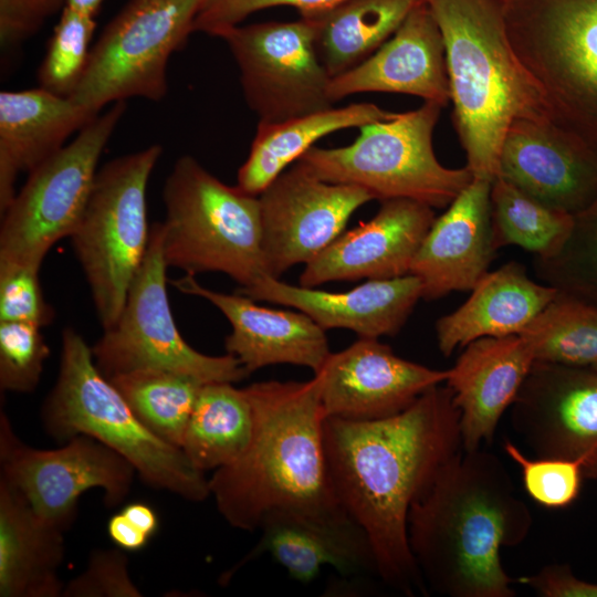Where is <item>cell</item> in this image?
Returning <instances> with one entry per match:
<instances>
[{
	"mask_svg": "<svg viewBox=\"0 0 597 597\" xmlns=\"http://www.w3.org/2000/svg\"><path fill=\"white\" fill-rule=\"evenodd\" d=\"M323 438L333 491L368 536L377 576L405 595L427 593L409 546L408 514L440 469L463 450L451 389L437 385L381 419L326 417Z\"/></svg>",
	"mask_w": 597,
	"mask_h": 597,
	"instance_id": "1",
	"label": "cell"
},
{
	"mask_svg": "<svg viewBox=\"0 0 597 597\" xmlns=\"http://www.w3.org/2000/svg\"><path fill=\"white\" fill-rule=\"evenodd\" d=\"M531 511L498 455L461 450L412 503L408 541L427 589L450 597H513L500 551L528 535Z\"/></svg>",
	"mask_w": 597,
	"mask_h": 597,
	"instance_id": "2",
	"label": "cell"
},
{
	"mask_svg": "<svg viewBox=\"0 0 597 597\" xmlns=\"http://www.w3.org/2000/svg\"><path fill=\"white\" fill-rule=\"evenodd\" d=\"M254 431L244 453L213 471L210 496L233 527L260 530L272 513H346L333 491L324 449L320 380H268L244 388Z\"/></svg>",
	"mask_w": 597,
	"mask_h": 597,
	"instance_id": "3",
	"label": "cell"
},
{
	"mask_svg": "<svg viewBox=\"0 0 597 597\" xmlns=\"http://www.w3.org/2000/svg\"><path fill=\"white\" fill-rule=\"evenodd\" d=\"M442 34L453 125L476 179L499 175L502 143L519 118H549L517 59L502 0H426Z\"/></svg>",
	"mask_w": 597,
	"mask_h": 597,
	"instance_id": "4",
	"label": "cell"
},
{
	"mask_svg": "<svg viewBox=\"0 0 597 597\" xmlns=\"http://www.w3.org/2000/svg\"><path fill=\"white\" fill-rule=\"evenodd\" d=\"M48 434L69 440L90 436L135 468L148 485L200 502L210 496L209 479L181 448L149 430L123 395L97 368L92 348L81 334L65 328L56 383L41 411Z\"/></svg>",
	"mask_w": 597,
	"mask_h": 597,
	"instance_id": "5",
	"label": "cell"
},
{
	"mask_svg": "<svg viewBox=\"0 0 597 597\" xmlns=\"http://www.w3.org/2000/svg\"><path fill=\"white\" fill-rule=\"evenodd\" d=\"M163 201L166 219L160 233L168 268L191 275L224 273L240 289L268 275L258 196L226 185L186 155L168 175Z\"/></svg>",
	"mask_w": 597,
	"mask_h": 597,
	"instance_id": "6",
	"label": "cell"
},
{
	"mask_svg": "<svg viewBox=\"0 0 597 597\" xmlns=\"http://www.w3.org/2000/svg\"><path fill=\"white\" fill-rule=\"evenodd\" d=\"M511 45L549 119L597 151V0H502Z\"/></svg>",
	"mask_w": 597,
	"mask_h": 597,
	"instance_id": "7",
	"label": "cell"
},
{
	"mask_svg": "<svg viewBox=\"0 0 597 597\" xmlns=\"http://www.w3.org/2000/svg\"><path fill=\"white\" fill-rule=\"evenodd\" d=\"M442 106H421L359 127L349 145L312 147L297 161L324 181L363 188L377 200L405 198L447 208L474 179L470 169L448 168L433 150Z\"/></svg>",
	"mask_w": 597,
	"mask_h": 597,
	"instance_id": "8",
	"label": "cell"
},
{
	"mask_svg": "<svg viewBox=\"0 0 597 597\" xmlns=\"http://www.w3.org/2000/svg\"><path fill=\"white\" fill-rule=\"evenodd\" d=\"M161 153L151 145L98 169L70 237L103 329L117 321L148 248L147 185Z\"/></svg>",
	"mask_w": 597,
	"mask_h": 597,
	"instance_id": "9",
	"label": "cell"
},
{
	"mask_svg": "<svg viewBox=\"0 0 597 597\" xmlns=\"http://www.w3.org/2000/svg\"><path fill=\"white\" fill-rule=\"evenodd\" d=\"M126 107V102L112 104L28 172L25 184L1 212L0 269H41L50 249L71 237L88 201L101 155Z\"/></svg>",
	"mask_w": 597,
	"mask_h": 597,
	"instance_id": "10",
	"label": "cell"
},
{
	"mask_svg": "<svg viewBox=\"0 0 597 597\" xmlns=\"http://www.w3.org/2000/svg\"><path fill=\"white\" fill-rule=\"evenodd\" d=\"M201 2L128 0L92 46L70 98L95 115L132 97L161 101L168 90V61L193 33Z\"/></svg>",
	"mask_w": 597,
	"mask_h": 597,
	"instance_id": "11",
	"label": "cell"
},
{
	"mask_svg": "<svg viewBox=\"0 0 597 597\" xmlns=\"http://www.w3.org/2000/svg\"><path fill=\"white\" fill-rule=\"evenodd\" d=\"M167 268L157 222L117 321L91 347L97 368L107 378L142 369L174 371L203 384L248 377L234 356L202 354L182 338L168 302Z\"/></svg>",
	"mask_w": 597,
	"mask_h": 597,
	"instance_id": "12",
	"label": "cell"
},
{
	"mask_svg": "<svg viewBox=\"0 0 597 597\" xmlns=\"http://www.w3.org/2000/svg\"><path fill=\"white\" fill-rule=\"evenodd\" d=\"M240 71L245 103L261 124H273L334 106L331 76L314 44L307 18L239 24L220 35Z\"/></svg>",
	"mask_w": 597,
	"mask_h": 597,
	"instance_id": "13",
	"label": "cell"
},
{
	"mask_svg": "<svg viewBox=\"0 0 597 597\" xmlns=\"http://www.w3.org/2000/svg\"><path fill=\"white\" fill-rule=\"evenodd\" d=\"M1 481L14 489L44 522L65 532L75 520L80 496L102 489L113 507L128 495L135 468L119 453L77 434L54 450L34 449L14 433L7 415L0 421Z\"/></svg>",
	"mask_w": 597,
	"mask_h": 597,
	"instance_id": "14",
	"label": "cell"
},
{
	"mask_svg": "<svg viewBox=\"0 0 597 597\" xmlns=\"http://www.w3.org/2000/svg\"><path fill=\"white\" fill-rule=\"evenodd\" d=\"M258 197L265 271L276 279L313 260L344 232L358 208L374 200L363 188L322 180L300 161Z\"/></svg>",
	"mask_w": 597,
	"mask_h": 597,
	"instance_id": "15",
	"label": "cell"
},
{
	"mask_svg": "<svg viewBox=\"0 0 597 597\" xmlns=\"http://www.w3.org/2000/svg\"><path fill=\"white\" fill-rule=\"evenodd\" d=\"M511 423L536 458L577 462L597 479V371L534 362L511 405Z\"/></svg>",
	"mask_w": 597,
	"mask_h": 597,
	"instance_id": "16",
	"label": "cell"
},
{
	"mask_svg": "<svg viewBox=\"0 0 597 597\" xmlns=\"http://www.w3.org/2000/svg\"><path fill=\"white\" fill-rule=\"evenodd\" d=\"M314 375L326 417L375 420L404 411L428 389L446 383L449 369L409 362L377 338L360 337L331 353Z\"/></svg>",
	"mask_w": 597,
	"mask_h": 597,
	"instance_id": "17",
	"label": "cell"
},
{
	"mask_svg": "<svg viewBox=\"0 0 597 597\" xmlns=\"http://www.w3.org/2000/svg\"><path fill=\"white\" fill-rule=\"evenodd\" d=\"M498 176L537 201L576 216L597 197V151L549 118H519L502 143Z\"/></svg>",
	"mask_w": 597,
	"mask_h": 597,
	"instance_id": "18",
	"label": "cell"
},
{
	"mask_svg": "<svg viewBox=\"0 0 597 597\" xmlns=\"http://www.w3.org/2000/svg\"><path fill=\"white\" fill-rule=\"evenodd\" d=\"M434 220L433 208L419 201L383 200L370 220L343 232L305 264L300 284L315 287L336 281L410 274L413 258Z\"/></svg>",
	"mask_w": 597,
	"mask_h": 597,
	"instance_id": "19",
	"label": "cell"
},
{
	"mask_svg": "<svg viewBox=\"0 0 597 597\" xmlns=\"http://www.w3.org/2000/svg\"><path fill=\"white\" fill-rule=\"evenodd\" d=\"M171 283L221 311L232 328L224 341L227 354L234 356L249 374L275 364L304 366L316 374L331 355L326 331L301 311L266 308L242 294L216 292L191 274Z\"/></svg>",
	"mask_w": 597,
	"mask_h": 597,
	"instance_id": "20",
	"label": "cell"
},
{
	"mask_svg": "<svg viewBox=\"0 0 597 597\" xmlns=\"http://www.w3.org/2000/svg\"><path fill=\"white\" fill-rule=\"evenodd\" d=\"M366 92L413 95L442 107L450 102L444 43L426 0L375 53L328 85L334 103Z\"/></svg>",
	"mask_w": 597,
	"mask_h": 597,
	"instance_id": "21",
	"label": "cell"
},
{
	"mask_svg": "<svg viewBox=\"0 0 597 597\" xmlns=\"http://www.w3.org/2000/svg\"><path fill=\"white\" fill-rule=\"evenodd\" d=\"M491 181L474 178L436 218L410 268L422 298L471 291L495 255L491 226Z\"/></svg>",
	"mask_w": 597,
	"mask_h": 597,
	"instance_id": "22",
	"label": "cell"
},
{
	"mask_svg": "<svg viewBox=\"0 0 597 597\" xmlns=\"http://www.w3.org/2000/svg\"><path fill=\"white\" fill-rule=\"evenodd\" d=\"M239 294L294 307L308 315L323 329L346 328L363 338L396 335L406 323L419 298L422 284L407 274L394 279L368 280L345 292H326L294 286L263 275Z\"/></svg>",
	"mask_w": 597,
	"mask_h": 597,
	"instance_id": "23",
	"label": "cell"
},
{
	"mask_svg": "<svg viewBox=\"0 0 597 597\" xmlns=\"http://www.w3.org/2000/svg\"><path fill=\"white\" fill-rule=\"evenodd\" d=\"M258 544L229 572L228 582L248 562L269 553L290 577L307 584L324 566L346 576L377 575L373 547L365 531L347 513L311 516L275 512L260 527Z\"/></svg>",
	"mask_w": 597,
	"mask_h": 597,
	"instance_id": "24",
	"label": "cell"
},
{
	"mask_svg": "<svg viewBox=\"0 0 597 597\" xmlns=\"http://www.w3.org/2000/svg\"><path fill=\"white\" fill-rule=\"evenodd\" d=\"M534 362L531 347L519 334L483 337L465 346L446 380L460 411L463 450L492 441Z\"/></svg>",
	"mask_w": 597,
	"mask_h": 597,
	"instance_id": "25",
	"label": "cell"
},
{
	"mask_svg": "<svg viewBox=\"0 0 597 597\" xmlns=\"http://www.w3.org/2000/svg\"><path fill=\"white\" fill-rule=\"evenodd\" d=\"M98 115V114H97ZM42 87L0 93V211L13 199L20 172L53 156L95 116Z\"/></svg>",
	"mask_w": 597,
	"mask_h": 597,
	"instance_id": "26",
	"label": "cell"
},
{
	"mask_svg": "<svg viewBox=\"0 0 597 597\" xmlns=\"http://www.w3.org/2000/svg\"><path fill=\"white\" fill-rule=\"evenodd\" d=\"M557 293L532 281L517 262L488 272L462 305L437 321L439 349L449 356L479 338L520 334Z\"/></svg>",
	"mask_w": 597,
	"mask_h": 597,
	"instance_id": "27",
	"label": "cell"
},
{
	"mask_svg": "<svg viewBox=\"0 0 597 597\" xmlns=\"http://www.w3.org/2000/svg\"><path fill=\"white\" fill-rule=\"evenodd\" d=\"M63 531L44 522L0 480V596L56 597L65 554Z\"/></svg>",
	"mask_w": 597,
	"mask_h": 597,
	"instance_id": "28",
	"label": "cell"
},
{
	"mask_svg": "<svg viewBox=\"0 0 597 597\" xmlns=\"http://www.w3.org/2000/svg\"><path fill=\"white\" fill-rule=\"evenodd\" d=\"M395 114L371 103H354L280 123H258L248 158L238 170L237 187L259 196L318 139L337 130L389 119Z\"/></svg>",
	"mask_w": 597,
	"mask_h": 597,
	"instance_id": "29",
	"label": "cell"
},
{
	"mask_svg": "<svg viewBox=\"0 0 597 597\" xmlns=\"http://www.w3.org/2000/svg\"><path fill=\"white\" fill-rule=\"evenodd\" d=\"M423 0H343L307 18L317 56L335 77L375 53Z\"/></svg>",
	"mask_w": 597,
	"mask_h": 597,
	"instance_id": "30",
	"label": "cell"
},
{
	"mask_svg": "<svg viewBox=\"0 0 597 597\" xmlns=\"http://www.w3.org/2000/svg\"><path fill=\"white\" fill-rule=\"evenodd\" d=\"M253 431V408L244 388L208 383L199 392L181 449L197 470L214 471L244 453Z\"/></svg>",
	"mask_w": 597,
	"mask_h": 597,
	"instance_id": "31",
	"label": "cell"
},
{
	"mask_svg": "<svg viewBox=\"0 0 597 597\" xmlns=\"http://www.w3.org/2000/svg\"><path fill=\"white\" fill-rule=\"evenodd\" d=\"M491 226L495 250L519 245L545 258L567 240L574 216L553 209L526 195L504 178L491 184Z\"/></svg>",
	"mask_w": 597,
	"mask_h": 597,
	"instance_id": "32",
	"label": "cell"
},
{
	"mask_svg": "<svg viewBox=\"0 0 597 597\" xmlns=\"http://www.w3.org/2000/svg\"><path fill=\"white\" fill-rule=\"evenodd\" d=\"M108 379L149 430L166 442L181 448L203 383L158 369L134 370Z\"/></svg>",
	"mask_w": 597,
	"mask_h": 597,
	"instance_id": "33",
	"label": "cell"
},
{
	"mask_svg": "<svg viewBox=\"0 0 597 597\" xmlns=\"http://www.w3.org/2000/svg\"><path fill=\"white\" fill-rule=\"evenodd\" d=\"M519 335L535 362L593 367L597 363V306L558 291Z\"/></svg>",
	"mask_w": 597,
	"mask_h": 597,
	"instance_id": "34",
	"label": "cell"
},
{
	"mask_svg": "<svg viewBox=\"0 0 597 597\" xmlns=\"http://www.w3.org/2000/svg\"><path fill=\"white\" fill-rule=\"evenodd\" d=\"M534 268L543 283L597 306V197L574 216L562 248L549 256H536Z\"/></svg>",
	"mask_w": 597,
	"mask_h": 597,
	"instance_id": "35",
	"label": "cell"
},
{
	"mask_svg": "<svg viewBox=\"0 0 597 597\" xmlns=\"http://www.w3.org/2000/svg\"><path fill=\"white\" fill-rule=\"evenodd\" d=\"M95 29L94 15L64 7L38 71L40 87L64 97L74 93L88 63Z\"/></svg>",
	"mask_w": 597,
	"mask_h": 597,
	"instance_id": "36",
	"label": "cell"
},
{
	"mask_svg": "<svg viewBox=\"0 0 597 597\" xmlns=\"http://www.w3.org/2000/svg\"><path fill=\"white\" fill-rule=\"evenodd\" d=\"M50 348L41 327L22 322H0V387L6 391H33Z\"/></svg>",
	"mask_w": 597,
	"mask_h": 597,
	"instance_id": "37",
	"label": "cell"
},
{
	"mask_svg": "<svg viewBox=\"0 0 597 597\" xmlns=\"http://www.w3.org/2000/svg\"><path fill=\"white\" fill-rule=\"evenodd\" d=\"M503 450L521 470L524 489L540 505L565 507L578 496L584 474L577 462L556 458H528L513 442Z\"/></svg>",
	"mask_w": 597,
	"mask_h": 597,
	"instance_id": "38",
	"label": "cell"
},
{
	"mask_svg": "<svg viewBox=\"0 0 597 597\" xmlns=\"http://www.w3.org/2000/svg\"><path fill=\"white\" fill-rule=\"evenodd\" d=\"M54 315L43 295L39 268L0 269V322L30 323L42 328L52 323Z\"/></svg>",
	"mask_w": 597,
	"mask_h": 597,
	"instance_id": "39",
	"label": "cell"
},
{
	"mask_svg": "<svg viewBox=\"0 0 597 597\" xmlns=\"http://www.w3.org/2000/svg\"><path fill=\"white\" fill-rule=\"evenodd\" d=\"M66 597H140L128 572V559L117 549L95 551L86 569L64 585Z\"/></svg>",
	"mask_w": 597,
	"mask_h": 597,
	"instance_id": "40",
	"label": "cell"
},
{
	"mask_svg": "<svg viewBox=\"0 0 597 597\" xmlns=\"http://www.w3.org/2000/svg\"><path fill=\"white\" fill-rule=\"evenodd\" d=\"M343 0H202L193 32L218 36L241 24L249 15L274 7H293L300 17L324 11Z\"/></svg>",
	"mask_w": 597,
	"mask_h": 597,
	"instance_id": "41",
	"label": "cell"
},
{
	"mask_svg": "<svg viewBox=\"0 0 597 597\" xmlns=\"http://www.w3.org/2000/svg\"><path fill=\"white\" fill-rule=\"evenodd\" d=\"M65 6L66 0H0L1 50L20 48Z\"/></svg>",
	"mask_w": 597,
	"mask_h": 597,
	"instance_id": "42",
	"label": "cell"
},
{
	"mask_svg": "<svg viewBox=\"0 0 597 597\" xmlns=\"http://www.w3.org/2000/svg\"><path fill=\"white\" fill-rule=\"evenodd\" d=\"M520 580L543 597H597V584L577 578L567 565H548Z\"/></svg>",
	"mask_w": 597,
	"mask_h": 597,
	"instance_id": "43",
	"label": "cell"
},
{
	"mask_svg": "<svg viewBox=\"0 0 597 597\" xmlns=\"http://www.w3.org/2000/svg\"><path fill=\"white\" fill-rule=\"evenodd\" d=\"M111 540L121 548L137 551L146 546L149 536L132 523L122 511L113 515L107 524Z\"/></svg>",
	"mask_w": 597,
	"mask_h": 597,
	"instance_id": "44",
	"label": "cell"
},
{
	"mask_svg": "<svg viewBox=\"0 0 597 597\" xmlns=\"http://www.w3.org/2000/svg\"><path fill=\"white\" fill-rule=\"evenodd\" d=\"M122 513L149 537L156 533L158 519L149 505L140 502L130 503L122 510Z\"/></svg>",
	"mask_w": 597,
	"mask_h": 597,
	"instance_id": "45",
	"label": "cell"
},
{
	"mask_svg": "<svg viewBox=\"0 0 597 597\" xmlns=\"http://www.w3.org/2000/svg\"><path fill=\"white\" fill-rule=\"evenodd\" d=\"M104 0H66V6L96 15Z\"/></svg>",
	"mask_w": 597,
	"mask_h": 597,
	"instance_id": "46",
	"label": "cell"
},
{
	"mask_svg": "<svg viewBox=\"0 0 597 597\" xmlns=\"http://www.w3.org/2000/svg\"><path fill=\"white\" fill-rule=\"evenodd\" d=\"M590 368H593V369H595L597 371V363Z\"/></svg>",
	"mask_w": 597,
	"mask_h": 597,
	"instance_id": "47",
	"label": "cell"
}]
</instances>
